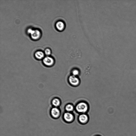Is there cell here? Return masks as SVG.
Returning a JSON list of instances; mask_svg holds the SVG:
<instances>
[{
  "mask_svg": "<svg viewBox=\"0 0 136 136\" xmlns=\"http://www.w3.org/2000/svg\"><path fill=\"white\" fill-rule=\"evenodd\" d=\"M51 114L53 117L56 118L59 117L60 115L59 110L56 108H53L51 111Z\"/></svg>",
  "mask_w": 136,
  "mask_h": 136,
  "instance_id": "cell-5",
  "label": "cell"
},
{
  "mask_svg": "<svg viewBox=\"0 0 136 136\" xmlns=\"http://www.w3.org/2000/svg\"><path fill=\"white\" fill-rule=\"evenodd\" d=\"M76 108L77 111L79 112H85L87 109V106L85 103L81 102L77 105Z\"/></svg>",
  "mask_w": 136,
  "mask_h": 136,
  "instance_id": "cell-2",
  "label": "cell"
},
{
  "mask_svg": "<svg viewBox=\"0 0 136 136\" xmlns=\"http://www.w3.org/2000/svg\"><path fill=\"white\" fill-rule=\"evenodd\" d=\"M69 80L70 83L74 85H77L79 83V79L76 76L74 75L71 76L70 77Z\"/></svg>",
  "mask_w": 136,
  "mask_h": 136,
  "instance_id": "cell-6",
  "label": "cell"
},
{
  "mask_svg": "<svg viewBox=\"0 0 136 136\" xmlns=\"http://www.w3.org/2000/svg\"><path fill=\"white\" fill-rule=\"evenodd\" d=\"M45 53L47 55H49L51 54V51L50 49H47L45 50Z\"/></svg>",
  "mask_w": 136,
  "mask_h": 136,
  "instance_id": "cell-12",
  "label": "cell"
},
{
  "mask_svg": "<svg viewBox=\"0 0 136 136\" xmlns=\"http://www.w3.org/2000/svg\"><path fill=\"white\" fill-rule=\"evenodd\" d=\"M28 32L30 34L32 38L34 40H37L40 37V32L38 30H33L29 29L28 30Z\"/></svg>",
  "mask_w": 136,
  "mask_h": 136,
  "instance_id": "cell-1",
  "label": "cell"
},
{
  "mask_svg": "<svg viewBox=\"0 0 136 136\" xmlns=\"http://www.w3.org/2000/svg\"><path fill=\"white\" fill-rule=\"evenodd\" d=\"M79 72L78 71L76 70H74L73 72V75L76 76L79 74Z\"/></svg>",
  "mask_w": 136,
  "mask_h": 136,
  "instance_id": "cell-13",
  "label": "cell"
},
{
  "mask_svg": "<svg viewBox=\"0 0 136 136\" xmlns=\"http://www.w3.org/2000/svg\"><path fill=\"white\" fill-rule=\"evenodd\" d=\"M43 61L45 65L49 66L53 65L54 62L53 59L49 56L45 57L43 59Z\"/></svg>",
  "mask_w": 136,
  "mask_h": 136,
  "instance_id": "cell-4",
  "label": "cell"
},
{
  "mask_svg": "<svg viewBox=\"0 0 136 136\" xmlns=\"http://www.w3.org/2000/svg\"><path fill=\"white\" fill-rule=\"evenodd\" d=\"M64 117L65 120L68 122L71 121L73 119V115L69 113H65Z\"/></svg>",
  "mask_w": 136,
  "mask_h": 136,
  "instance_id": "cell-7",
  "label": "cell"
},
{
  "mask_svg": "<svg viewBox=\"0 0 136 136\" xmlns=\"http://www.w3.org/2000/svg\"><path fill=\"white\" fill-rule=\"evenodd\" d=\"M73 109L74 107L73 106L70 104L67 105L66 107V109L67 111H72L73 110Z\"/></svg>",
  "mask_w": 136,
  "mask_h": 136,
  "instance_id": "cell-11",
  "label": "cell"
},
{
  "mask_svg": "<svg viewBox=\"0 0 136 136\" xmlns=\"http://www.w3.org/2000/svg\"><path fill=\"white\" fill-rule=\"evenodd\" d=\"M36 57L38 59H42L44 56V53L41 51H38L35 54Z\"/></svg>",
  "mask_w": 136,
  "mask_h": 136,
  "instance_id": "cell-9",
  "label": "cell"
},
{
  "mask_svg": "<svg viewBox=\"0 0 136 136\" xmlns=\"http://www.w3.org/2000/svg\"><path fill=\"white\" fill-rule=\"evenodd\" d=\"M87 120V117L85 114L81 115L79 117V120L82 123H84L86 122Z\"/></svg>",
  "mask_w": 136,
  "mask_h": 136,
  "instance_id": "cell-8",
  "label": "cell"
},
{
  "mask_svg": "<svg viewBox=\"0 0 136 136\" xmlns=\"http://www.w3.org/2000/svg\"><path fill=\"white\" fill-rule=\"evenodd\" d=\"M53 104L54 106H57L60 105V101L58 99H55L53 101Z\"/></svg>",
  "mask_w": 136,
  "mask_h": 136,
  "instance_id": "cell-10",
  "label": "cell"
},
{
  "mask_svg": "<svg viewBox=\"0 0 136 136\" xmlns=\"http://www.w3.org/2000/svg\"><path fill=\"white\" fill-rule=\"evenodd\" d=\"M56 27L58 31L61 32L65 29V23L63 21L60 20L57 22L56 24Z\"/></svg>",
  "mask_w": 136,
  "mask_h": 136,
  "instance_id": "cell-3",
  "label": "cell"
}]
</instances>
